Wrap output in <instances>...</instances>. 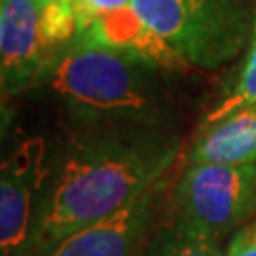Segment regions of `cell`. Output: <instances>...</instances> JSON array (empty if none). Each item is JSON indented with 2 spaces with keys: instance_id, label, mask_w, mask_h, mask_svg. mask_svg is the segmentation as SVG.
I'll return each instance as SVG.
<instances>
[{
  "instance_id": "cell-1",
  "label": "cell",
  "mask_w": 256,
  "mask_h": 256,
  "mask_svg": "<svg viewBox=\"0 0 256 256\" xmlns=\"http://www.w3.org/2000/svg\"><path fill=\"white\" fill-rule=\"evenodd\" d=\"M176 158V146L152 135L104 133L76 140L57 167L38 210L30 248L52 252L74 232L133 203Z\"/></svg>"
},
{
  "instance_id": "cell-2",
  "label": "cell",
  "mask_w": 256,
  "mask_h": 256,
  "mask_svg": "<svg viewBox=\"0 0 256 256\" xmlns=\"http://www.w3.org/2000/svg\"><path fill=\"white\" fill-rule=\"evenodd\" d=\"M148 68L133 55L74 40L48 78L57 97L84 118L144 122L154 114Z\"/></svg>"
},
{
  "instance_id": "cell-3",
  "label": "cell",
  "mask_w": 256,
  "mask_h": 256,
  "mask_svg": "<svg viewBox=\"0 0 256 256\" xmlns=\"http://www.w3.org/2000/svg\"><path fill=\"white\" fill-rule=\"evenodd\" d=\"M129 6L188 64L214 68L250 36V19L238 0H131Z\"/></svg>"
},
{
  "instance_id": "cell-4",
  "label": "cell",
  "mask_w": 256,
  "mask_h": 256,
  "mask_svg": "<svg viewBox=\"0 0 256 256\" xmlns=\"http://www.w3.org/2000/svg\"><path fill=\"white\" fill-rule=\"evenodd\" d=\"M180 218L222 238L256 210V164L192 165L176 186Z\"/></svg>"
},
{
  "instance_id": "cell-5",
  "label": "cell",
  "mask_w": 256,
  "mask_h": 256,
  "mask_svg": "<svg viewBox=\"0 0 256 256\" xmlns=\"http://www.w3.org/2000/svg\"><path fill=\"white\" fill-rule=\"evenodd\" d=\"M46 0H10L0 6V59L4 92H19L50 72L55 57L42 32Z\"/></svg>"
},
{
  "instance_id": "cell-6",
  "label": "cell",
  "mask_w": 256,
  "mask_h": 256,
  "mask_svg": "<svg viewBox=\"0 0 256 256\" xmlns=\"http://www.w3.org/2000/svg\"><path fill=\"white\" fill-rule=\"evenodd\" d=\"M40 142H27L2 167L0 180V248L2 256H19L32 243V200L44 178Z\"/></svg>"
},
{
  "instance_id": "cell-7",
  "label": "cell",
  "mask_w": 256,
  "mask_h": 256,
  "mask_svg": "<svg viewBox=\"0 0 256 256\" xmlns=\"http://www.w3.org/2000/svg\"><path fill=\"white\" fill-rule=\"evenodd\" d=\"M74 40L118 50L137 57L150 66L167 70H186L188 64L182 55L176 54L167 40L148 27L131 6L84 18L78 21V34Z\"/></svg>"
},
{
  "instance_id": "cell-8",
  "label": "cell",
  "mask_w": 256,
  "mask_h": 256,
  "mask_svg": "<svg viewBox=\"0 0 256 256\" xmlns=\"http://www.w3.org/2000/svg\"><path fill=\"white\" fill-rule=\"evenodd\" d=\"M154 188L118 212L74 232L46 256H138L152 222Z\"/></svg>"
},
{
  "instance_id": "cell-9",
  "label": "cell",
  "mask_w": 256,
  "mask_h": 256,
  "mask_svg": "<svg viewBox=\"0 0 256 256\" xmlns=\"http://www.w3.org/2000/svg\"><path fill=\"white\" fill-rule=\"evenodd\" d=\"M192 165L256 164V102L202 126L190 152Z\"/></svg>"
},
{
  "instance_id": "cell-10",
  "label": "cell",
  "mask_w": 256,
  "mask_h": 256,
  "mask_svg": "<svg viewBox=\"0 0 256 256\" xmlns=\"http://www.w3.org/2000/svg\"><path fill=\"white\" fill-rule=\"evenodd\" d=\"M138 256H224L218 247V238L178 218L173 226L158 234Z\"/></svg>"
},
{
  "instance_id": "cell-11",
  "label": "cell",
  "mask_w": 256,
  "mask_h": 256,
  "mask_svg": "<svg viewBox=\"0 0 256 256\" xmlns=\"http://www.w3.org/2000/svg\"><path fill=\"white\" fill-rule=\"evenodd\" d=\"M254 102H256V21H254V27H252V44H250V50H248L245 63L241 66V72H239L236 88L214 104V108L205 116L203 126L205 124H214V122H218V120L234 114L236 110L245 108V106L254 104Z\"/></svg>"
},
{
  "instance_id": "cell-12",
  "label": "cell",
  "mask_w": 256,
  "mask_h": 256,
  "mask_svg": "<svg viewBox=\"0 0 256 256\" xmlns=\"http://www.w3.org/2000/svg\"><path fill=\"white\" fill-rule=\"evenodd\" d=\"M226 256H256V220L234 238Z\"/></svg>"
},
{
  "instance_id": "cell-13",
  "label": "cell",
  "mask_w": 256,
  "mask_h": 256,
  "mask_svg": "<svg viewBox=\"0 0 256 256\" xmlns=\"http://www.w3.org/2000/svg\"><path fill=\"white\" fill-rule=\"evenodd\" d=\"M129 4H131V0H76V16H78V21H82L84 18H88L92 14L124 8Z\"/></svg>"
},
{
  "instance_id": "cell-14",
  "label": "cell",
  "mask_w": 256,
  "mask_h": 256,
  "mask_svg": "<svg viewBox=\"0 0 256 256\" xmlns=\"http://www.w3.org/2000/svg\"><path fill=\"white\" fill-rule=\"evenodd\" d=\"M0 2H2V4H6V2H10V0H0Z\"/></svg>"
}]
</instances>
